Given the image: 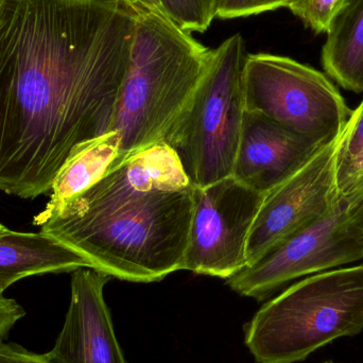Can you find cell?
Segmentation results:
<instances>
[{"mask_svg":"<svg viewBox=\"0 0 363 363\" xmlns=\"http://www.w3.org/2000/svg\"><path fill=\"white\" fill-rule=\"evenodd\" d=\"M343 132L266 194L247 240V267L325 217L338 204L336 155Z\"/></svg>","mask_w":363,"mask_h":363,"instance_id":"9c48e42d","label":"cell"},{"mask_svg":"<svg viewBox=\"0 0 363 363\" xmlns=\"http://www.w3.org/2000/svg\"><path fill=\"white\" fill-rule=\"evenodd\" d=\"M131 4L138 12L143 10H160L159 0H131Z\"/></svg>","mask_w":363,"mask_h":363,"instance_id":"44dd1931","label":"cell"},{"mask_svg":"<svg viewBox=\"0 0 363 363\" xmlns=\"http://www.w3.org/2000/svg\"><path fill=\"white\" fill-rule=\"evenodd\" d=\"M322 147L258 113L245 111L232 176L267 194L298 172Z\"/></svg>","mask_w":363,"mask_h":363,"instance_id":"8fae6325","label":"cell"},{"mask_svg":"<svg viewBox=\"0 0 363 363\" xmlns=\"http://www.w3.org/2000/svg\"><path fill=\"white\" fill-rule=\"evenodd\" d=\"M322 65L342 89L363 93V0H353L330 28Z\"/></svg>","mask_w":363,"mask_h":363,"instance_id":"5bb4252c","label":"cell"},{"mask_svg":"<svg viewBox=\"0 0 363 363\" xmlns=\"http://www.w3.org/2000/svg\"><path fill=\"white\" fill-rule=\"evenodd\" d=\"M194 189L104 190L82 194L34 225L82 255L91 269L131 283L183 270Z\"/></svg>","mask_w":363,"mask_h":363,"instance_id":"7a4b0ae2","label":"cell"},{"mask_svg":"<svg viewBox=\"0 0 363 363\" xmlns=\"http://www.w3.org/2000/svg\"><path fill=\"white\" fill-rule=\"evenodd\" d=\"M9 228H6L4 224L0 223V235L4 234V233L9 232Z\"/></svg>","mask_w":363,"mask_h":363,"instance_id":"cb8c5ba5","label":"cell"},{"mask_svg":"<svg viewBox=\"0 0 363 363\" xmlns=\"http://www.w3.org/2000/svg\"><path fill=\"white\" fill-rule=\"evenodd\" d=\"M291 0H215L216 18L234 19L254 16L287 8Z\"/></svg>","mask_w":363,"mask_h":363,"instance_id":"ac0fdd59","label":"cell"},{"mask_svg":"<svg viewBox=\"0 0 363 363\" xmlns=\"http://www.w3.org/2000/svg\"><path fill=\"white\" fill-rule=\"evenodd\" d=\"M323 363H335L334 362H323Z\"/></svg>","mask_w":363,"mask_h":363,"instance_id":"d4e9b609","label":"cell"},{"mask_svg":"<svg viewBox=\"0 0 363 363\" xmlns=\"http://www.w3.org/2000/svg\"><path fill=\"white\" fill-rule=\"evenodd\" d=\"M247 55L239 33L211 49L206 72L187 111L166 138L194 187L232 176L245 112Z\"/></svg>","mask_w":363,"mask_h":363,"instance_id":"5b68a950","label":"cell"},{"mask_svg":"<svg viewBox=\"0 0 363 363\" xmlns=\"http://www.w3.org/2000/svg\"><path fill=\"white\" fill-rule=\"evenodd\" d=\"M91 268L80 254L44 232L0 235V292L21 281L48 273Z\"/></svg>","mask_w":363,"mask_h":363,"instance_id":"7c38bea8","label":"cell"},{"mask_svg":"<svg viewBox=\"0 0 363 363\" xmlns=\"http://www.w3.org/2000/svg\"><path fill=\"white\" fill-rule=\"evenodd\" d=\"M85 1H123L125 2V4H130L131 6H132L131 0H85Z\"/></svg>","mask_w":363,"mask_h":363,"instance_id":"603a6c76","label":"cell"},{"mask_svg":"<svg viewBox=\"0 0 363 363\" xmlns=\"http://www.w3.org/2000/svg\"><path fill=\"white\" fill-rule=\"evenodd\" d=\"M160 10L184 31L203 33L216 18L215 0H159Z\"/></svg>","mask_w":363,"mask_h":363,"instance_id":"2e32d148","label":"cell"},{"mask_svg":"<svg viewBox=\"0 0 363 363\" xmlns=\"http://www.w3.org/2000/svg\"><path fill=\"white\" fill-rule=\"evenodd\" d=\"M363 202V187L311 225L288 239L252 266L226 279L245 298L264 301L288 284L363 258V234L352 228L354 211Z\"/></svg>","mask_w":363,"mask_h":363,"instance_id":"52a82bcc","label":"cell"},{"mask_svg":"<svg viewBox=\"0 0 363 363\" xmlns=\"http://www.w3.org/2000/svg\"><path fill=\"white\" fill-rule=\"evenodd\" d=\"M209 55L211 49L161 10L138 12L111 129L121 135L117 159L165 142L187 111Z\"/></svg>","mask_w":363,"mask_h":363,"instance_id":"3957f363","label":"cell"},{"mask_svg":"<svg viewBox=\"0 0 363 363\" xmlns=\"http://www.w3.org/2000/svg\"><path fill=\"white\" fill-rule=\"evenodd\" d=\"M26 311L13 298H8L0 292V341L10 333L13 326L23 319Z\"/></svg>","mask_w":363,"mask_h":363,"instance_id":"ffe728a7","label":"cell"},{"mask_svg":"<svg viewBox=\"0 0 363 363\" xmlns=\"http://www.w3.org/2000/svg\"><path fill=\"white\" fill-rule=\"evenodd\" d=\"M353 0H291L287 9L317 34L328 33Z\"/></svg>","mask_w":363,"mask_h":363,"instance_id":"e0dca14e","label":"cell"},{"mask_svg":"<svg viewBox=\"0 0 363 363\" xmlns=\"http://www.w3.org/2000/svg\"><path fill=\"white\" fill-rule=\"evenodd\" d=\"M363 330V264L306 277L271 298L245 326L257 363H298Z\"/></svg>","mask_w":363,"mask_h":363,"instance_id":"277c9868","label":"cell"},{"mask_svg":"<svg viewBox=\"0 0 363 363\" xmlns=\"http://www.w3.org/2000/svg\"><path fill=\"white\" fill-rule=\"evenodd\" d=\"M363 179V100L353 110L336 155V187L339 200L355 194Z\"/></svg>","mask_w":363,"mask_h":363,"instance_id":"9a60e30c","label":"cell"},{"mask_svg":"<svg viewBox=\"0 0 363 363\" xmlns=\"http://www.w3.org/2000/svg\"><path fill=\"white\" fill-rule=\"evenodd\" d=\"M138 11L123 1L0 0V191L48 194L112 129Z\"/></svg>","mask_w":363,"mask_h":363,"instance_id":"6da1fadb","label":"cell"},{"mask_svg":"<svg viewBox=\"0 0 363 363\" xmlns=\"http://www.w3.org/2000/svg\"><path fill=\"white\" fill-rule=\"evenodd\" d=\"M121 135L110 131L77 147L57 172L51 186L50 200L40 216L57 213L69 201L97 183L119 157Z\"/></svg>","mask_w":363,"mask_h":363,"instance_id":"4fadbf2b","label":"cell"},{"mask_svg":"<svg viewBox=\"0 0 363 363\" xmlns=\"http://www.w3.org/2000/svg\"><path fill=\"white\" fill-rule=\"evenodd\" d=\"M264 196L233 176L194 187L183 270L226 281L245 268L247 240Z\"/></svg>","mask_w":363,"mask_h":363,"instance_id":"ba28073f","label":"cell"},{"mask_svg":"<svg viewBox=\"0 0 363 363\" xmlns=\"http://www.w3.org/2000/svg\"><path fill=\"white\" fill-rule=\"evenodd\" d=\"M351 225L363 234V202L354 211L351 217Z\"/></svg>","mask_w":363,"mask_h":363,"instance_id":"7402d4cb","label":"cell"},{"mask_svg":"<svg viewBox=\"0 0 363 363\" xmlns=\"http://www.w3.org/2000/svg\"><path fill=\"white\" fill-rule=\"evenodd\" d=\"M0 363H55L47 354L32 353L15 343L0 341Z\"/></svg>","mask_w":363,"mask_h":363,"instance_id":"d6986e66","label":"cell"},{"mask_svg":"<svg viewBox=\"0 0 363 363\" xmlns=\"http://www.w3.org/2000/svg\"><path fill=\"white\" fill-rule=\"evenodd\" d=\"M243 99L247 112L258 113L322 146L345 131L353 113L323 72L270 53L247 55Z\"/></svg>","mask_w":363,"mask_h":363,"instance_id":"8992f818","label":"cell"},{"mask_svg":"<svg viewBox=\"0 0 363 363\" xmlns=\"http://www.w3.org/2000/svg\"><path fill=\"white\" fill-rule=\"evenodd\" d=\"M111 277L91 268L72 275L69 307L61 333L47 353L55 363H127L104 298Z\"/></svg>","mask_w":363,"mask_h":363,"instance_id":"30bf717a","label":"cell"}]
</instances>
